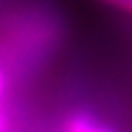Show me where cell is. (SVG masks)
<instances>
[{"instance_id": "7a4b0ae2", "label": "cell", "mask_w": 132, "mask_h": 132, "mask_svg": "<svg viewBox=\"0 0 132 132\" xmlns=\"http://www.w3.org/2000/svg\"><path fill=\"white\" fill-rule=\"evenodd\" d=\"M100 2L111 4V6H115V9H121V11L132 13V0H100Z\"/></svg>"}, {"instance_id": "277c9868", "label": "cell", "mask_w": 132, "mask_h": 132, "mask_svg": "<svg viewBox=\"0 0 132 132\" xmlns=\"http://www.w3.org/2000/svg\"><path fill=\"white\" fill-rule=\"evenodd\" d=\"M4 128H6V121H4V115L0 113V132H4Z\"/></svg>"}, {"instance_id": "6da1fadb", "label": "cell", "mask_w": 132, "mask_h": 132, "mask_svg": "<svg viewBox=\"0 0 132 132\" xmlns=\"http://www.w3.org/2000/svg\"><path fill=\"white\" fill-rule=\"evenodd\" d=\"M66 132H109V130L96 126V123H92V121L85 119V117H75V119L68 121Z\"/></svg>"}, {"instance_id": "3957f363", "label": "cell", "mask_w": 132, "mask_h": 132, "mask_svg": "<svg viewBox=\"0 0 132 132\" xmlns=\"http://www.w3.org/2000/svg\"><path fill=\"white\" fill-rule=\"evenodd\" d=\"M4 87H6V81H4V72H2V68H0V100H2Z\"/></svg>"}]
</instances>
